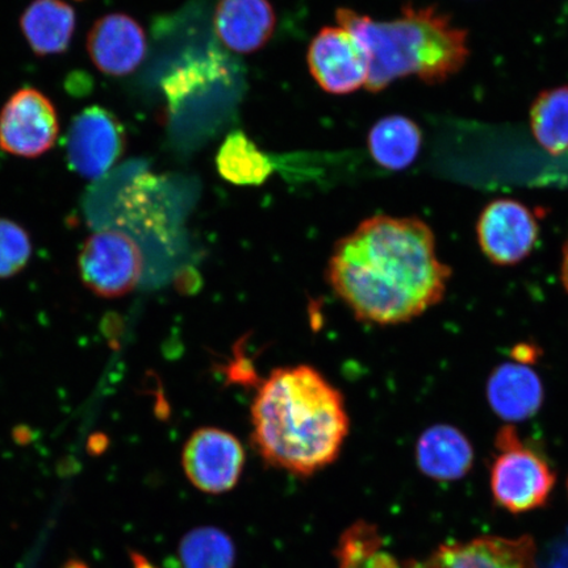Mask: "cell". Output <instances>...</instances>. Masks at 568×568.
<instances>
[{
	"instance_id": "cell-1",
	"label": "cell",
	"mask_w": 568,
	"mask_h": 568,
	"mask_svg": "<svg viewBox=\"0 0 568 568\" xmlns=\"http://www.w3.org/2000/svg\"><path fill=\"white\" fill-rule=\"evenodd\" d=\"M452 270L439 261L435 233L417 217L378 215L333 248L326 280L359 322L397 325L444 300Z\"/></svg>"
},
{
	"instance_id": "cell-2",
	"label": "cell",
	"mask_w": 568,
	"mask_h": 568,
	"mask_svg": "<svg viewBox=\"0 0 568 568\" xmlns=\"http://www.w3.org/2000/svg\"><path fill=\"white\" fill-rule=\"evenodd\" d=\"M251 415L254 449L268 466L296 477L332 465L349 435L343 394L308 365L270 373Z\"/></svg>"
},
{
	"instance_id": "cell-3",
	"label": "cell",
	"mask_w": 568,
	"mask_h": 568,
	"mask_svg": "<svg viewBox=\"0 0 568 568\" xmlns=\"http://www.w3.org/2000/svg\"><path fill=\"white\" fill-rule=\"evenodd\" d=\"M339 27L357 39L368 55L366 89L379 92L400 78L416 75L443 83L465 67L470 55L467 32L433 7L406 6L402 17L376 21L351 9H338Z\"/></svg>"
},
{
	"instance_id": "cell-4",
	"label": "cell",
	"mask_w": 568,
	"mask_h": 568,
	"mask_svg": "<svg viewBox=\"0 0 568 568\" xmlns=\"http://www.w3.org/2000/svg\"><path fill=\"white\" fill-rule=\"evenodd\" d=\"M499 450L491 468V491L497 506L524 514L542 507L556 485V474L541 454L525 445L514 425L497 432Z\"/></svg>"
},
{
	"instance_id": "cell-5",
	"label": "cell",
	"mask_w": 568,
	"mask_h": 568,
	"mask_svg": "<svg viewBox=\"0 0 568 568\" xmlns=\"http://www.w3.org/2000/svg\"><path fill=\"white\" fill-rule=\"evenodd\" d=\"M145 265L138 240L116 229L92 233L78 258L84 286L106 300L132 293L144 276Z\"/></svg>"
},
{
	"instance_id": "cell-6",
	"label": "cell",
	"mask_w": 568,
	"mask_h": 568,
	"mask_svg": "<svg viewBox=\"0 0 568 568\" xmlns=\"http://www.w3.org/2000/svg\"><path fill=\"white\" fill-rule=\"evenodd\" d=\"M126 134L104 106L91 105L71 120L65 139L69 166L87 180H98L122 158Z\"/></svg>"
},
{
	"instance_id": "cell-7",
	"label": "cell",
	"mask_w": 568,
	"mask_h": 568,
	"mask_svg": "<svg viewBox=\"0 0 568 568\" xmlns=\"http://www.w3.org/2000/svg\"><path fill=\"white\" fill-rule=\"evenodd\" d=\"M182 466L199 491L209 495L230 493L244 471V446L232 433L205 426L195 430L184 445Z\"/></svg>"
},
{
	"instance_id": "cell-8",
	"label": "cell",
	"mask_w": 568,
	"mask_h": 568,
	"mask_svg": "<svg viewBox=\"0 0 568 568\" xmlns=\"http://www.w3.org/2000/svg\"><path fill=\"white\" fill-rule=\"evenodd\" d=\"M59 131L54 105L39 90L17 91L0 111V148L17 158L36 159L51 151Z\"/></svg>"
},
{
	"instance_id": "cell-9",
	"label": "cell",
	"mask_w": 568,
	"mask_h": 568,
	"mask_svg": "<svg viewBox=\"0 0 568 568\" xmlns=\"http://www.w3.org/2000/svg\"><path fill=\"white\" fill-rule=\"evenodd\" d=\"M477 236L483 254L494 265L515 266L535 251L538 220L521 202L497 199L481 211Z\"/></svg>"
},
{
	"instance_id": "cell-10",
	"label": "cell",
	"mask_w": 568,
	"mask_h": 568,
	"mask_svg": "<svg viewBox=\"0 0 568 568\" xmlns=\"http://www.w3.org/2000/svg\"><path fill=\"white\" fill-rule=\"evenodd\" d=\"M307 60L312 77L328 94L347 95L366 87L368 55L343 27L323 28L311 42Z\"/></svg>"
},
{
	"instance_id": "cell-11",
	"label": "cell",
	"mask_w": 568,
	"mask_h": 568,
	"mask_svg": "<svg viewBox=\"0 0 568 568\" xmlns=\"http://www.w3.org/2000/svg\"><path fill=\"white\" fill-rule=\"evenodd\" d=\"M537 548L530 537H481L444 545L426 562L404 568H536Z\"/></svg>"
},
{
	"instance_id": "cell-12",
	"label": "cell",
	"mask_w": 568,
	"mask_h": 568,
	"mask_svg": "<svg viewBox=\"0 0 568 568\" xmlns=\"http://www.w3.org/2000/svg\"><path fill=\"white\" fill-rule=\"evenodd\" d=\"M88 51L102 73L112 77L132 74L146 55L145 32L133 18L110 13L92 26Z\"/></svg>"
},
{
	"instance_id": "cell-13",
	"label": "cell",
	"mask_w": 568,
	"mask_h": 568,
	"mask_svg": "<svg viewBox=\"0 0 568 568\" xmlns=\"http://www.w3.org/2000/svg\"><path fill=\"white\" fill-rule=\"evenodd\" d=\"M275 12L268 0H220L213 27L230 51L248 54L264 48L275 30Z\"/></svg>"
},
{
	"instance_id": "cell-14",
	"label": "cell",
	"mask_w": 568,
	"mask_h": 568,
	"mask_svg": "<svg viewBox=\"0 0 568 568\" xmlns=\"http://www.w3.org/2000/svg\"><path fill=\"white\" fill-rule=\"evenodd\" d=\"M489 407L508 423L529 420L541 409L545 390L541 378L523 362H506L489 375L486 386Z\"/></svg>"
},
{
	"instance_id": "cell-15",
	"label": "cell",
	"mask_w": 568,
	"mask_h": 568,
	"mask_svg": "<svg viewBox=\"0 0 568 568\" xmlns=\"http://www.w3.org/2000/svg\"><path fill=\"white\" fill-rule=\"evenodd\" d=\"M474 447L456 426L436 424L423 432L416 444V464L435 480H458L474 466Z\"/></svg>"
},
{
	"instance_id": "cell-16",
	"label": "cell",
	"mask_w": 568,
	"mask_h": 568,
	"mask_svg": "<svg viewBox=\"0 0 568 568\" xmlns=\"http://www.w3.org/2000/svg\"><path fill=\"white\" fill-rule=\"evenodd\" d=\"M75 24V11L63 0H34L20 19L28 45L39 55L65 52Z\"/></svg>"
},
{
	"instance_id": "cell-17",
	"label": "cell",
	"mask_w": 568,
	"mask_h": 568,
	"mask_svg": "<svg viewBox=\"0 0 568 568\" xmlns=\"http://www.w3.org/2000/svg\"><path fill=\"white\" fill-rule=\"evenodd\" d=\"M420 128L406 116H386L374 124L368 133V151L383 169L400 172L417 159L422 151Z\"/></svg>"
},
{
	"instance_id": "cell-18",
	"label": "cell",
	"mask_w": 568,
	"mask_h": 568,
	"mask_svg": "<svg viewBox=\"0 0 568 568\" xmlns=\"http://www.w3.org/2000/svg\"><path fill=\"white\" fill-rule=\"evenodd\" d=\"M223 180L237 186H261L274 173V162L243 131L226 136L216 155Z\"/></svg>"
},
{
	"instance_id": "cell-19",
	"label": "cell",
	"mask_w": 568,
	"mask_h": 568,
	"mask_svg": "<svg viewBox=\"0 0 568 568\" xmlns=\"http://www.w3.org/2000/svg\"><path fill=\"white\" fill-rule=\"evenodd\" d=\"M531 132L552 155L568 149V87L541 92L530 110Z\"/></svg>"
},
{
	"instance_id": "cell-20",
	"label": "cell",
	"mask_w": 568,
	"mask_h": 568,
	"mask_svg": "<svg viewBox=\"0 0 568 568\" xmlns=\"http://www.w3.org/2000/svg\"><path fill=\"white\" fill-rule=\"evenodd\" d=\"M180 560L182 568H233L236 548L222 529L195 528L182 538Z\"/></svg>"
},
{
	"instance_id": "cell-21",
	"label": "cell",
	"mask_w": 568,
	"mask_h": 568,
	"mask_svg": "<svg viewBox=\"0 0 568 568\" xmlns=\"http://www.w3.org/2000/svg\"><path fill=\"white\" fill-rule=\"evenodd\" d=\"M381 544L378 529L365 523L354 525L338 544V568H367L376 554L381 552Z\"/></svg>"
},
{
	"instance_id": "cell-22",
	"label": "cell",
	"mask_w": 568,
	"mask_h": 568,
	"mask_svg": "<svg viewBox=\"0 0 568 568\" xmlns=\"http://www.w3.org/2000/svg\"><path fill=\"white\" fill-rule=\"evenodd\" d=\"M31 255L30 234L12 220L0 219V280L19 274L30 262Z\"/></svg>"
},
{
	"instance_id": "cell-23",
	"label": "cell",
	"mask_w": 568,
	"mask_h": 568,
	"mask_svg": "<svg viewBox=\"0 0 568 568\" xmlns=\"http://www.w3.org/2000/svg\"><path fill=\"white\" fill-rule=\"evenodd\" d=\"M536 568H568V529L536 560Z\"/></svg>"
},
{
	"instance_id": "cell-24",
	"label": "cell",
	"mask_w": 568,
	"mask_h": 568,
	"mask_svg": "<svg viewBox=\"0 0 568 568\" xmlns=\"http://www.w3.org/2000/svg\"><path fill=\"white\" fill-rule=\"evenodd\" d=\"M560 281L568 293V240L564 246L562 264H560Z\"/></svg>"
},
{
	"instance_id": "cell-25",
	"label": "cell",
	"mask_w": 568,
	"mask_h": 568,
	"mask_svg": "<svg viewBox=\"0 0 568 568\" xmlns=\"http://www.w3.org/2000/svg\"><path fill=\"white\" fill-rule=\"evenodd\" d=\"M134 568H154L153 566L149 565L148 560L140 556L133 557Z\"/></svg>"
},
{
	"instance_id": "cell-26",
	"label": "cell",
	"mask_w": 568,
	"mask_h": 568,
	"mask_svg": "<svg viewBox=\"0 0 568 568\" xmlns=\"http://www.w3.org/2000/svg\"><path fill=\"white\" fill-rule=\"evenodd\" d=\"M67 568H87L83 564L77 562V560H73V562H70Z\"/></svg>"
},
{
	"instance_id": "cell-27",
	"label": "cell",
	"mask_w": 568,
	"mask_h": 568,
	"mask_svg": "<svg viewBox=\"0 0 568 568\" xmlns=\"http://www.w3.org/2000/svg\"><path fill=\"white\" fill-rule=\"evenodd\" d=\"M567 491H568V479H567Z\"/></svg>"
}]
</instances>
